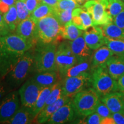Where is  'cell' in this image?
Segmentation results:
<instances>
[{"mask_svg":"<svg viewBox=\"0 0 124 124\" xmlns=\"http://www.w3.org/2000/svg\"><path fill=\"white\" fill-rule=\"evenodd\" d=\"M101 28L105 36L124 41V29L118 27L114 23L111 22L103 25Z\"/></svg>","mask_w":124,"mask_h":124,"instance_id":"obj_22","label":"cell"},{"mask_svg":"<svg viewBox=\"0 0 124 124\" xmlns=\"http://www.w3.org/2000/svg\"><path fill=\"white\" fill-rule=\"evenodd\" d=\"M117 83L119 90L121 92L124 93V75L117 80Z\"/></svg>","mask_w":124,"mask_h":124,"instance_id":"obj_44","label":"cell"},{"mask_svg":"<svg viewBox=\"0 0 124 124\" xmlns=\"http://www.w3.org/2000/svg\"><path fill=\"white\" fill-rule=\"evenodd\" d=\"M83 36L87 45L92 50H96L105 44L102 29L97 26L93 25L85 30Z\"/></svg>","mask_w":124,"mask_h":124,"instance_id":"obj_13","label":"cell"},{"mask_svg":"<svg viewBox=\"0 0 124 124\" xmlns=\"http://www.w3.org/2000/svg\"><path fill=\"white\" fill-rule=\"evenodd\" d=\"M78 63L77 58L71 49L70 42L64 41L57 46L56 64L61 79H63L67 71Z\"/></svg>","mask_w":124,"mask_h":124,"instance_id":"obj_8","label":"cell"},{"mask_svg":"<svg viewBox=\"0 0 124 124\" xmlns=\"http://www.w3.org/2000/svg\"><path fill=\"white\" fill-rule=\"evenodd\" d=\"M92 70L91 85L101 97L119 90L117 80L110 75L106 66L98 67Z\"/></svg>","mask_w":124,"mask_h":124,"instance_id":"obj_6","label":"cell"},{"mask_svg":"<svg viewBox=\"0 0 124 124\" xmlns=\"http://www.w3.org/2000/svg\"><path fill=\"white\" fill-rule=\"evenodd\" d=\"M36 22L31 17L27 19L20 21L16 29L17 35L22 37L25 39L32 41L36 44Z\"/></svg>","mask_w":124,"mask_h":124,"instance_id":"obj_15","label":"cell"},{"mask_svg":"<svg viewBox=\"0 0 124 124\" xmlns=\"http://www.w3.org/2000/svg\"><path fill=\"white\" fill-rule=\"evenodd\" d=\"M102 117L99 115L97 113L94 112L90 115L83 118L82 121H80L82 124H101L102 120Z\"/></svg>","mask_w":124,"mask_h":124,"instance_id":"obj_35","label":"cell"},{"mask_svg":"<svg viewBox=\"0 0 124 124\" xmlns=\"http://www.w3.org/2000/svg\"><path fill=\"white\" fill-rule=\"evenodd\" d=\"M114 54L106 45L96 49L91 58V69L98 67L105 66L108 60Z\"/></svg>","mask_w":124,"mask_h":124,"instance_id":"obj_19","label":"cell"},{"mask_svg":"<svg viewBox=\"0 0 124 124\" xmlns=\"http://www.w3.org/2000/svg\"><path fill=\"white\" fill-rule=\"evenodd\" d=\"M71 100H72L71 98L63 95L54 103L44 107L36 116V123H46L51 116L58 110L60 107L68 103Z\"/></svg>","mask_w":124,"mask_h":124,"instance_id":"obj_17","label":"cell"},{"mask_svg":"<svg viewBox=\"0 0 124 124\" xmlns=\"http://www.w3.org/2000/svg\"><path fill=\"white\" fill-rule=\"evenodd\" d=\"M123 113H124V112H123Z\"/></svg>","mask_w":124,"mask_h":124,"instance_id":"obj_51","label":"cell"},{"mask_svg":"<svg viewBox=\"0 0 124 124\" xmlns=\"http://www.w3.org/2000/svg\"><path fill=\"white\" fill-rule=\"evenodd\" d=\"M63 95H64L63 94V91H62V82L58 81L54 85L52 90L46 99L44 107L54 103Z\"/></svg>","mask_w":124,"mask_h":124,"instance_id":"obj_29","label":"cell"},{"mask_svg":"<svg viewBox=\"0 0 124 124\" xmlns=\"http://www.w3.org/2000/svg\"><path fill=\"white\" fill-rule=\"evenodd\" d=\"M54 9V14L62 26H64L66 24L72 21L73 10H59Z\"/></svg>","mask_w":124,"mask_h":124,"instance_id":"obj_31","label":"cell"},{"mask_svg":"<svg viewBox=\"0 0 124 124\" xmlns=\"http://www.w3.org/2000/svg\"><path fill=\"white\" fill-rule=\"evenodd\" d=\"M72 101L78 116L85 117L95 112L101 97L93 87H89L77 93Z\"/></svg>","mask_w":124,"mask_h":124,"instance_id":"obj_5","label":"cell"},{"mask_svg":"<svg viewBox=\"0 0 124 124\" xmlns=\"http://www.w3.org/2000/svg\"><path fill=\"white\" fill-rule=\"evenodd\" d=\"M95 112L97 113L102 118L109 117L112 115V113L110 110L109 108L102 101H101L97 106Z\"/></svg>","mask_w":124,"mask_h":124,"instance_id":"obj_36","label":"cell"},{"mask_svg":"<svg viewBox=\"0 0 124 124\" xmlns=\"http://www.w3.org/2000/svg\"><path fill=\"white\" fill-rule=\"evenodd\" d=\"M108 11L112 17L124 11V1L122 0H108Z\"/></svg>","mask_w":124,"mask_h":124,"instance_id":"obj_30","label":"cell"},{"mask_svg":"<svg viewBox=\"0 0 124 124\" xmlns=\"http://www.w3.org/2000/svg\"><path fill=\"white\" fill-rule=\"evenodd\" d=\"M12 33L5 21L4 15L0 13V37Z\"/></svg>","mask_w":124,"mask_h":124,"instance_id":"obj_37","label":"cell"},{"mask_svg":"<svg viewBox=\"0 0 124 124\" xmlns=\"http://www.w3.org/2000/svg\"><path fill=\"white\" fill-rule=\"evenodd\" d=\"M10 7L8 5L6 4L2 1H0V13L1 14L6 13L8 11L9 9H10Z\"/></svg>","mask_w":124,"mask_h":124,"instance_id":"obj_43","label":"cell"},{"mask_svg":"<svg viewBox=\"0 0 124 124\" xmlns=\"http://www.w3.org/2000/svg\"><path fill=\"white\" fill-rule=\"evenodd\" d=\"M36 49L33 52L35 72L58 71L56 64L57 43H54L46 44H36Z\"/></svg>","mask_w":124,"mask_h":124,"instance_id":"obj_4","label":"cell"},{"mask_svg":"<svg viewBox=\"0 0 124 124\" xmlns=\"http://www.w3.org/2000/svg\"><path fill=\"white\" fill-rule=\"evenodd\" d=\"M72 22L77 27L81 30L84 31V28H83V23L82 18H80L79 16L72 14Z\"/></svg>","mask_w":124,"mask_h":124,"instance_id":"obj_41","label":"cell"},{"mask_svg":"<svg viewBox=\"0 0 124 124\" xmlns=\"http://www.w3.org/2000/svg\"><path fill=\"white\" fill-rule=\"evenodd\" d=\"M53 86L54 85L43 88V89L40 91L33 110V115L35 118L40 113V111L44 108L46 99H47L48 97L50 94L52 87H53Z\"/></svg>","mask_w":124,"mask_h":124,"instance_id":"obj_27","label":"cell"},{"mask_svg":"<svg viewBox=\"0 0 124 124\" xmlns=\"http://www.w3.org/2000/svg\"><path fill=\"white\" fill-rule=\"evenodd\" d=\"M63 28L54 14L39 20L36 22V44L58 43L63 38Z\"/></svg>","mask_w":124,"mask_h":124,"instance_id":"obj_3","label":"cell"},{"mask_svg":"<svg viewBox=\"0 0 124 124\" xmlns=\"http://www.w3.org/2000/svg\"><path fill=\"white\" fill-rule=\"evenodd\" d=\"M22 1H25V0H22Z\"/></svg>","mask_w":124,"mask_h":124,"instance_id":"obj_49","label":"cell"},{"mask_svg":"<svg viewBox=\"0 0 124 124\" xmlns=\"http://www.w3.org/2000/svg\"><path fill=\"white\" fill-rule=\"evenodd\" d=\"M101 101L108 106L112 113H123L124 111V93L115 91L101 97Z\"/></svg>","mask_w":124,"mask_h":124,"instance_id":"obj_16","label":"cell"},{"mask_svg":"<svg viewBox=\"0 0 124 124\" xmlns=\"http://www.w3.org/2000/svg\"><path fill=\"white\" fill-rule=\"evenodd\" d=\"M10 89L6 84L4 79L0 77V100L4 97V96L10 91Z\"/></svg>","mask_w":124,"mask_h":124,"instance_id":"obj_39","label":"cell"},{"mask_svg":"<svg viewBox=\"0 0 124 124\" xmlns=\"http://www.w3.org/2000/svg\"><path fill=\"white\" fill-rule=\"evenodd\" d=\"M76 1H77V2H79V3H82V2H84V1H89V0H76Z\"/></svg>","mask_w":124,"mask_h":124,"instance_id":"obj_48","label":"cell"},{"mask_svg":"<svg viewBox=\"0 0 124 124\" xmlns=\"http://www.w3.org/2000/svg\"><path fill=\"white\" fill-rule=\"evenodd\" d=\"M106 69L113 79L117 80L124 75V58L113 55L106 63Z\"/></svg>","mask_w":124,"mask_h":124,"instance_id":"obj_18","label":"cell"},{"mask_svg":"<svg viewBox=\"0 0 124 124\" xmlns=\"http://www.w3.org/2000/svg\"><path fill=\"white\" fill-rule=\"evenodd\" d=\"M17 12V16L19 22L24 20L30 17L31 14L28 10L24 1L17 0L15 4Z\"/></svg>","mask_w":124,"mask_h":124,"instance_id":"obj_33","label":"cell"},{"mask_svg":"<svg viewBox=\"0 0 124 124\" xmlns=\"http://www.w3.org/2000/svg\"><path fill=\"white\" fill-rule=\"evenodd\" d=\"M101 124H115V122H114V120L112 117H106L103 118H102Z\"/></svg>","mask_w":124,"mask_h":124,"instance_id":"obj_45","label":"cell"},{"mask_svg":"<svg viewBox=\"0 0 124 124\" xmlns=\"http://www.w3.org/2000/svg\"><path fill=\"white\" fill-rule=\"evenodd\" d=\"M58 72L56 71L36 72L32 78L36 83L44 88L52 86L59 81Z\"/></svg>","mask_w":124,"mask_h":124,"instance_id":"obj_21","label":"cell"},{"mask_svg":"<svg viewBox=\"0 0 124 124\" xmlns=\"http://www.w3.org/2000/svg\"><path fill=\"white\" fill-rule=\"evenodd\" d=\"M4 17L10 31L12 32H15L16 29L20 23L15 5L10 7L8 11L4 15Z\"/></svg>","mask_w":124,"mask_h":124,"instance_id":"obj_28","label":"cell"},{"mask_svg":"<svg viewBox=\"0 0 124 124\" xmlns=\"http://www.w3.org/2000/svg\"><path fill=\"white\" fill-rule=\"evenodd\" d=\"M69 42L71 50L77 58L78 63L91 60L92 49L87 45L83 36H81Z\"/></svg>","mask_w":124,"mask_h":124,"instance_id":"obj_14","label":"cell"},{"mask_svg":"<svg viewBox=\"0 0 124 124\" xmlns=\"http://www.w3.org/2000/svg\"><path fill=\"white\" fill-rule=\"evenodd\" d=\"M35 118L33 110L31 108L23 106L20 108L12 117L6 122L5 124H28L32 123Z\"/></svg>","mask_w":124,"mask_h":124,"instance_id":"obj_20","label":"cell"},{"mask_svg":"<svg viewBox=\"0 0 124 124\" xmlns=\"http://www.w3.org/2000/svg\"><path fill=\"white\" fill-rule=\"evenodd\" d=\"M113 22L118 27L124 29V11L122 12L117 16L113 18Z\"/></svg>","mask_w":124,"mask_h":124,"instance_id":"obj_40","label":"cell"},{"mask_svg":"<svg viewBox=\"0 0 124 124\" xmlns=\"http://www.w3.org/2000/svg\"><path fill=\"white\" fill-rule=\"evenodd\" d=\"M43 89L32 78L28 79L18 90L21 105L33 110L40 91Z\"/></svg>","mask_w":124,"mask_h":124,"instance_id":"obj_11","label":"cell"},{"mask_svg":"<svg viewBox=\"0 0 124 124\" xmlns=\"http://www.w3.org/2000/svg\"><path fill=\"white\" fill-rule=\"evenodd\" d=\"M1 1L6 3V4L8 5L9 7H12V6L15 5L17 0H1Z\"/></svg>","mask_w":124,"mask_h":124,"instance_id":"obj_47","label":"cell"},{"mask_svg":"<svg viewBox=\"0 0 124 124\" xmlns=\"http://www.w3.org/2000/svg\"><path fill=\"white\" fill-rule=\"evenodd\" d=\"M122 1H124V0H122Z\"/></svg>","mask_w":124,"mask_h":124,"instance_id":"obj_50","label":"cell"},{"mask_svg":"<svg viewBox=\"0 0 124 124\" xmlns=\"http://www.w3.org/2000/svg\"><path fill=\"white\" fill-rule=\"evenodd\" d=\"M72 14H75V15L79 16L80 18H82L83 23L84 31L86 30L89 27L93 25L92 18H91V16L86 10H83V9L80 8H77L74 9L73 11H72Z\"/></svg>","mask_w":124,"mask_h":124,"instance_id":"obj_32","label":"cell"},{"mask_svg":"<svg viewBox=\"0 0 124 124\" xmlns=\"http://www.w3.org/2000/svg\"><path fill=\"white\" fill-rule=\"evenodd\" d=\"M80 6L76 0H58L54 8L59 10H74Z\"/></svg>","mask_w":124,"mask_h":124,"instance_id":"obj_34","label":"cell"},{"mask_svg":"<svg viewBox=\"0 0 124 124\" xmlns=\"http://www.w3.org/2000/svg\"><path fill=\"white\" fill-rule=\"evenodd\" d=\"M54 10H55L54 8L41 2L31 14L30 17L35 20L36 22H38L39 20L42 18H44L49 15H53Z\"/></svg>","mask_w":124,"mask_h":124,"instance_id":"obj_24","label":"cell"},{"mask_svg":"<svg viewBox=\"0 0 124 124\" xmlns=\"http://www.w3.org/2000/svg\"><path fill=\"white\" fill-rule=\"evenodd\" d=\"M105 45L112 51L114 55L124 58V41L105 36Z\"/></svg>","mask_w":124,"mask_h":124,"instance_id":"obj_25","label":"cell"},{"mask_svg":"<svg viewBox=\"0 0 124 124\" xmlns=\"http://www.w3.org/2000/svg\"><path fill=\"white\" fill-rule=\"evenodd\" d=\"M91 61V60L80 62L71 67L67 71L64 78L66 77H76L83 72H89L90 69H91V64L90 63Z\"/></svg>","mask_w":124,"mask_h":124,"instance_id":"obj_26","label":"cell"},{"mask_svg":"<svg viewBox=\"0 0 124 124\" xmlns=\"http://www.w3.org/2000/svg\"><path fill=\"white\" fill-rule=\"evenodd\" d=\"M18 91H10L0 100V123L5 124L20 108Z\"/></svg>","mask_w":124,"mask_h":124,"instance_id":"obj_10","label":"cell"},{"mask_svg":"<svg viewBox=\"0 0 124 124\" xmlns=\"http://www.w3.org/2000/svg\"><path fill=\"white\" fill-rule=\"evenodd\" d=\"M58 0H41V2L46 4L51 7L55 8L58 3Z\"/></svg>","mask_w":124,"mask_h":124,"instance_id":"obj_46","label":"cell"},{"mask_svg":"<svg viewBox=\"0 0 124 124\" xmlns=\"http://www.w3.org/2000/svg\"><path fill=\"white\" fill-rule=\"evenodd\" d=\"M0 1H1V0H0Z\"/></svg>","mask_w":124,"mask_h":124,"instance_id":"obj_52","label":"cell"},{"mask_svg":"<svg viewBox=\"0 0 124 124\" xmlns=\"http://www.w3.org/2000/svg\"><path fill=\"white\" fill-rule=\"evenodd\" d=\"M33 72H35V59L33 52L30 49L22 56L4 79L9 89L12 91L25 82Z\"/></svg>","mask_w":124,"mask_h":124,"instance_id":"obj_2","label":"cell"},{"mask_svg":"<svg viewBox=\"0 0 124 124\" xmlns=\"http://www.w3.org/2000/svg\"><path fill=\"white\" fill-rule=\"evenodd\" d=\"M111 117L115 122V124H124V114L123 113H112Z\"/></svg>","mask_w":124,"mask_h":124,"instance_id":"obj_42","label":"cell"},{"mask_svg":"<svg viewBox=\"0 0 124 124\" xmlns=\"http://www.w3.org/2000/svg\"><path fill=\"white\" fill-rule=\"evenodd\" d=\"M78 116L74 108L72 101L63 105L51 116L46 124H62L73 121Z\"/></svg>","mask_w":124,"mask_h":124,"instance_id":"obj_12","label":"cell"},{"mask_svg":"<svg viewBox=\"0 0 124 124\" xmlns=\"http://www.w3.org/2000/svg\"><path fill=\"white\" fill-rule=\"evenodd\" d=\"M83 30L78 28L72 21L66 24L63 28L62 37L63 39L72 41L83 35Z\"/></svg>","mask_w":124,"mask_h":124,"instance_id":"obj_23","label":"cell"},{"mask_svg":"<svg viewBox=\"0 0 124 124\" xmlns=\"http://www.w3.org/2000/svg\"><path fill=\"white\" fill-rule=\"evenodd\" d=\"M41 2H42L41 0H25V3L30 14L32 13Z\"/></svg>","mask_w":124,"mask_h":124,"instance_id":"obj_38","label":"cell"},{"mask_svg":"<svg viewBox=\"0 0 124 124\" xmlns=\"http://www.w3.org/2000/svg\"><path fill=\"white\" fill-rule=\"evenodd\" d=\"M35 43L12 33L0 37V77L4 78Z\"/></svg>","mask_w":124,"mask_h":124,"instance_id":"obj_1","label":"cell"},{"mask_svg":"<svg viewBox=\"0 0 124 124\" xmlns=\"http://www.w3.org/2000/svg\"><path fill=\"white\" fill-rule=\"evenodd\" d=\"M91 85V74L83 72L76 77H66L62 80L63 94L72 98L77 93Z\"/></svg>","mask_w":124,"mask_h":124,"instance_id":"obj_9","label":"cell"},{"mask_svg":"<svg viewBox=\"0 0 124 124\" xmlns=\"http://www.w3.org/2000/svg\"><path fill=\"white\" fill-rule=\"evenodd\" d=\"M108 0H89L84 8L92 18L93 25H103L111 23L113 17L108 11Z\"/></svg>","mask_w":124,"mask_h":124,"instance_id":"obj_7","label":"cell"}]
</instances>
